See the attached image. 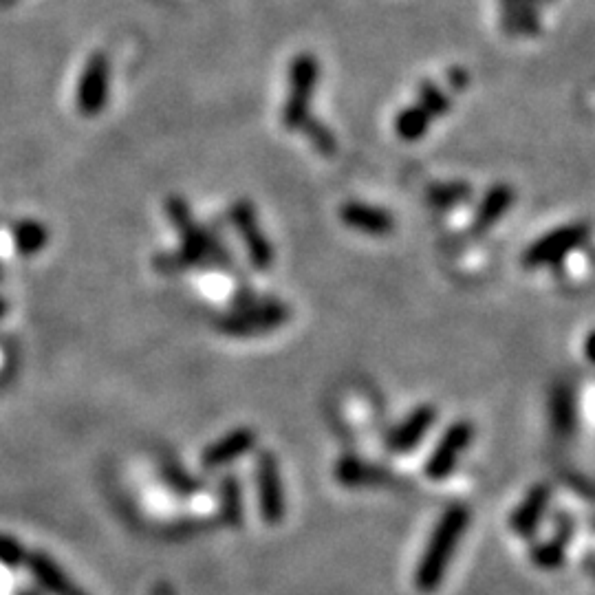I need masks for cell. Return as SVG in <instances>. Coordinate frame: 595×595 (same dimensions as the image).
I'll use <instances>...</instances> for the list:
<instances>
[{
	"mask_svg": "<svg viewBox=\"0 0 595 595\" xmlns=\"http://www.w3.org/2000/svg\"><path fill=\"white\" fill-rule=\"evenodd\" d=\"M470 523L472 512L465 503H452L443 510L417 562L413 584L419 593H435L441 587Z\"/></svg>",
	"mask_w": 595,
	"mask_h": 595,
	"instance_id": "6da1fadb",
	"label": "cell"
},
{
	"mask_svg": "<svg viewBox=\"0 0 595 595\" xmlns=\"http://www.w3.org/2000/svg\"><path fill=\"white\" fill-rule=\"evenodd\" d=\"M166 212L172 225L177 227L181 238V250L175 254L157 256V269L164 274H179L201 263H221L223 267L232 263L230 254L223 243L216 241V236L201 227L188 208V203L179 197H170L166 201Z\"/></svg>",
	"mask_w": 595,
	"mask_h": 595,
	"instance_id": "7a4b0ae2",
	"label": "cell"
},
{
	"mask_svg": "<svg viewBox=\"0 0 595 595\" xmlns=\"http://www.w3.org/2000/svg\"><path fill=\"white\" fill-rule=\"evenodd\" d=\"M320 82V62L311 51H302L289 62L287 71V97L280 113L285 131L300 133L302 126L309 122L311 104L316 97Z\"/></svg>",
	"mask_w": 595,
	"mask_h": 595,
	"instance_id": "3957f363",
	"label": "cell"
},
{
	"mask_svg": "<svg viewBox=\"0 0 595 595\" xmlns=\"http://www.w3.org/2000/svg\"><path fill=\"white\" fill-rule=\"evenodd\" d=\"M593 236V227L587 221H573L558 225L554 230H549L534 243H529L527 250L521 256V263L529 272L534 269H549L560 263H565L567 258L578 252L580 247L587 245Z\"/></svg>",
	"mask_w": 595,
	"mask_h": 595,
	"instance_id": "277c9868",
	"label": "cell"
},
{
	"mask_svg": "<svg viewBox=\"0 0 595 595\" xmlns=\"http://www.w3.org/2000/svg\"><path fill=\"white\" fill-rule=\"evenodd\" d=\"M476 437V428L470 419H457L441 432L435 448L430 450L424 463L426 479L432 483H441L450 479L454 470L459 468L461 457L470 450Z\"/></svg>",
	"mask_w": 595,
	"mask_h": 595,
	"instance_id": "5b68a950",
	"label": "cell"
},
{
	"mask_svg": "<svg viewBox=\"0 0 595 595\" xmlns=\"http://www.w3.org/2000/svg\"><path fill=\"white\" fill-rule=\"evenodd\" d=\"M291 318V309L280 300H254L245 302L232 316L221 320V331L234 338H252V335H261L267 331H276L287 324Z\"/></svg>",
	"mask_w": 595,
	"mask_h": 595,
	"instance_id": "8992f818",
	"label": "cell"
},
{
	"mask_svg": "<svg viewBox=\"0 0 595 595\" xmlns=\"http://www.w3.org/2000/svg\"><path fill=\"white\" fill-rule=\"evenodd\" d=\"M108 95H111V60L104 51H93L75 89V111L89 119L102 115Z\"/></svg>",
	"mask_w": 595,
	"mask_h": 595,
	"instance_id": "52a82bcc",
	"label": "cell"
},
{
	"mask_svg": "<svg viewBox=\"0 0 595 595\" xmlns=\"http://www.w3.org/2000/svg\"><path fill=\"white\" fill-rule=\"evenodd\" d=\"M230 221L234 230L241 234L247 258H250L256 272H269L276 261V252L269 243L267 234L263 232V225L258 221V212L250 201H236L230 208Z\"/></svg>",
	"mask_w": 595,
	"mask_h": 595,
	"instance_id": "ba28073f",
	"label": "cell"
},
{
	"mask_svg": "<svg viewBox=\"0 0 595 595\" xmlns=\"http://www.w3.org/2000/svg\"><path fill=\"white\" fill-rule=\"evenodd\" d=\"M256 490H258V507L267 525H278L285 518V488L280 479V465L274 452L263 450L256 459Z\"/></svg>",
	"mask_w": 595,
	"mask_h": 595,
	"instance_id": "9c48e42d",
	"label": "cell"
},
{
	"mask_svg": "<svg viewBox=\"0 0 595 595\" xmlns=\"http://www.w3.org/2000/svg\"><path fill=\"white\" fill-rule=\"evenodd\" d=\"M439 419V410L435 404H419L388 432L384 448L391 454H408L421 446V441L428 437V432L435 428Z\"/></svg>",
	"mask_w": 595,
	"mask_h": 595,
	"instance_id": "30bf717a",
	"label": "cell"
},
{
	"mask_svg": "<svg viewBox=\"0 0 595 595\" xmlns=\"http://www.w3.org/2000/svg\"><path fill=\"white\" fill-rule=\"evenodd\" d=\"M340 221L349 227V230L371 236V238H386L395 234L397 221L391 210L382 208V205L366 203V201H346L338 210Z\"/></svg>",
	"mask_w": 595,
	"mask_h": 595,
	"instance_id": "8fae6325",
	"label": "cell"
},
{
	"mask_svg": "<svg viewBox=\"0 0 595 595\" xmlns=\"http://www.w3.org/2000/svg\"><path fill=\"white\" fill-rule=\"evenodd\" d=\"M554 534L545 540H538L529 549V560L540 571H558L567 560V549L573 538H576V521L567 514L560 512L556 516Z\"/></svg>",
	"mask_w": 595,
	"mask_h": 595,
	"instance_id": "7c38bea8",
	"label": "cell"
},
{
	"mask_svg": "<svg viewBox=\"0 0 595 595\" xmlns=\"http://www.w3.org/2000/svg\"><path fill=\"white\" fill-rule=\"evenodd\" d=\"M551 494L554 492H551L549 483H536L534 488L527 490L521 503H518L514 512L510 514V529L514 536L529 540L538 534V529L549 512Z\"/></svg>",
	"mask_w": 595,
	"mask_h": 595,
	"instance_id": "4fadbf2b",
	"label": "cell"
},
{
	"mask_svg": "<svg viewBox=\"0 0 595 595\" xmlns=\"http://www.w3.org/2000/svg\"><path fill=\"white\" fill-rule=\"evenodd\" d=\"M335 481L344 488L360 490V488H386L395 481V474L386 465L366 461L360 457H342L333 468Z\"/></svg>",
	"mask_w": 595,
	"mask_h": 595,
	"instance_id": "5bb4252c",
	"label": "cell"
},
{
	"mask_svg": "<svg viewBox=\"0 0 595 595\" xmlns=\"http://www.w3.org/2000/svg\"><path fill=\"white\" fill-rule=\"evenodd\" d=\"M516 203V190L510 183H494L483 194L479 205L474 210L472 219V232L474 234H488L492 227L503 221L507 212L514 208Z\"/></svg>",
	"mask_w": 595,
	"mask_h": 595,
	"instance_id": "9a60e30c",
	"label": "cell"
},
{
	"mask_svg": "<svg viewBox=\"0 0 595 595\" xmlns=\"http://www.w3.org/2000/svg\"><path fill=\"white\" fill-rule=\"evenodd\" d=\"M549 426L560 439L576 435L578 428V397L571 384L554 386L549 397Z\"/></svg>",
	"mask_w": 595,
	"mask_h": 595,
	"instance_id": "2e32d148",
	"label": "cell"
},
{
	"mask_svg": "<svg viewBox=\"0 0 595 595\" xmlns=\"http://www.w3.org/2000/svg\"><path fill=\"white\" fill-rule=\"evenodd\" d=\"M256 446V432L250 428L232 430L230 435H225L221 441L212 443V446L203 452L201 465L208 470L221 468V465L232 463L234 459L243 457Z\"/></svg>",
	"mask_w": 595,
	"mask_h": 595,
	"instance_id": "e0dca14e",
	"label": "cell"
},
{
	"mask_svg": "<svg viewBox=\"0 0 595 595\" xmlns=\"http://www.w3.org/2000/svg\"><path fill=\"white\" fill-rule=\"evenodd\" d=\"M27 565L34 573V578L53 595H86L82 589L75 587V584L64 576V573L56 567V562L49 560L42 554H31L27 558Z\"/></svg>",
	"mask_w": 595,
	"mask_h": 595,
	"instance_id": "ac0fdd59",
	"label": "cell"
},
{
	"mask_svg": "<svg viewBox=\"0 0 595 595\" xmlns=\"http://www.w3.org/2000/svg\"><path fill=\"white\" fill-rule=\"evenodd\" d=\"M472 186L468 181H435L426 188V203L435 210H454L472 199Z\"/></svg>",
	"mask_w": 595,
	"mask_h": 595,
	"instance_id": "d6986e66",
	"label": "cell"
},
{
	"mask_svg": "<svg viewBox=\"0 0 595 595\" xmlns=\"http://www.w3.org/2000/svg\"><path fill=\"white\" fill-rule=\"evenodd\" d=\"M430 126H432L430 115L417 104L404 106L402 111L395 115V122H393L395 135L408 144L419 142V139L430 131Z\"/></svg>",
	"mask_w": 595,
	"mask_h": 595,
	"instance_id": "ffe728a7",
	"label": "cell"
},
{
	"mask_svg": "<svg viewBox=\"0 0 595 595\" xmlns=\"http://www.w3.org/2000/svg\"><path fill=\"white\" fill-rule=\"evenodd\" d=\"M415 104L424 108V111L430 115L432 122H435V119L450 113L452 93L446 89V86H441V84L432 82V80H424V82H419V86H417Z\"/></svg>",
	"mask_w": 595,
	"mask_h": 595,
	"instance_id": "44dd1931",
	"label": "cell"
},
{
	"mask_svg": "<svg viewBox=\"0 0 595 595\" xmlns=\"http://www.w3.org/2000/svg\"><path fill=\"white\" fill-rule=\"evenodd\" d=\"M12 238H14V245L16 250L23 254V256H34L38 254L42 247L47 245L49 241V232L47 227L38 223V221H18L12 230Z\"/></svg>",
	"mask_w": 595,
	"mask_h": 595,
	"instance_id": "7402d4cb",
	"label": "cell"
},
{
	"mask_svg": "<svg viewBox=\"0 0 595 595\" xmlns=\"http://www.w3.org/2000/svg\"><path fill=\"white\" fill-rule=\"evenodd\" d=\"M221 518L230 527L243 523V488L232 474L221 481Z\"/></svg>",
	"mask_w": 595,
	"mask_h": 595,
	"instance_id": "603a6c76",
	"label": "cell"
},
{
	"mask_svg": "<svg viewBox=\"0 0 595 595\" xmlns=\"http://www.w3.org/2000/svg\"><path fill=\"white\" fill-rule=\"evenodd\" d=\"M302 135L309 139L311 148L316 150L322 157H333L338 153V137L331 131V128L322 122L318 117H309V122L302 126Z\"/></svg>",
	"mask_w": 595,
	"mask_h": 595,
	"instance_id": "cb8c5ba5",
	"label": "cell"
},
{
	"mask_svg": "<svg viewBox=\"0 0 595 595\" xmlns=\"http://www.w3.org/2000/svg\"><path fill=\"white\" fill-rule=\"evenodd\" d=\"M446 82H448L446 89L450 93H463V91H468L472 78H470V73L465 71L463 67H452L446 73Z\"/></svg>",
	"mask_w": 595,
	"mask_h": 595,
	"instance_id": "d4e9b609",
	"label": "cell"
},
{
	"mask_svg": "<svg viewBox=\"0 0 595 595\" xmlns=\"http://www.w3.org/2000/svg\"><path fill=\"white\" fill-rule=\"evenodd\" d=\"M0 560L7 562V565H18L23 560V551H20L16 540L0 536Z\"/></svg>",
	"mask_w": 595,
	"mask_h": 595,
	"instance_id": "484cf974",
	"label": "cell"
},
{
	"mask_svg": "<svg viewBox=\"0 0 595 595\" xmlns=\"http://www.w3.org/2000/svg\"><path fill=\"white\" fill-rule=\"evenodd\" d=\"M527 0H499V7H501V25L507 23L518 9H521Z\"/></svg>",
	"mask_w": 595,
	"mask_h": 595,
	"instance_id": "4316f807",
	"label": "cell"
},
{
	"mask_svg": "<svg viewBox=\"0 0 595 595\" xmlns=\"http://www.w3.org/2000/svg\"><path fill=\"white\" fill-rule=\"evenodd\" d=\"M582 353L587 357V362H591L595 366V329L587 333V338L582 342Z\"/></svg>",
	"mask_w": 595,
	"mask_h": 595,
	"instance_id": "83f0119b",
	"label": "cell"
},
{
	"mask_svg": "<svg viewBox=\"0 0 595 595\" xmlns=\"http://www.w3.org/2000/svg\"><path fill=\"white\" fill-rule=\"evenodd\" d=\"M582 569L591 580H595V554H587L582 560Z\"/></svg>",
	"mask_w": 595,
	"mask_h": 595,
	"instance_id": "f1b7e54d",
	"label": "cell"
},
{
	"mask_svg": "<svg viewBox=\"0 0 595 595\" xmlns=\"http://www.w3.org/2000/svg\"><path fill=\"white\" fill-rule=\"evenodd\" d=\"M532 3H534V5H538L540 9H543V7L551 5V3H556V0H532Z\"/></svg>",
	"mask_w": 595,
	"mask_h": 595,
	"instance_id": "f546056e",
	"label": "cell"
},
{
	"mask_svg": "<svg viewBox=\"0 0 595 595\" xmlns=\"http://www.w3.org/2000/svg\"><path fill=\"white\" fill-rule=\"evenodd\" d=\"M18 3V0H0V7L7 9V7H14Z\"/></svg>",
	"mask_w": 595,
	"mask_h": 595,
	"instance_id": "4dcf8cb0",
	"label": "cell"
},
{
	"mask_svg": "<svg viewBox=\"0 0 595 595\" xmlns=\"http://www.w3.org/2000/svg\"><path fill=\"white\" fill-rule=\"evenodd\" d=\"M5 309H7V305H5V300H3V298H0V316H3V313H5Z\"/></svg>",
	"mask_w": 595,
	"mask_h": 595,
	"instance_id": "1f68e13d",
	"label": "cell"
},
{
	"mask_svg": "<svg viewBox=\"0 0 595 595\" xmlns=\"http://www.w3.org/2000/svg\"><path fill=\"white\" fill-rule=\"evenodd\" d=\"M23 595H34V593H23Z\"/></svg>",
	"mask_w": 595,
	"mask_h": 595,
	"instance_id": "d6a6232c",
	"label": "cell"
}]
</instances>
